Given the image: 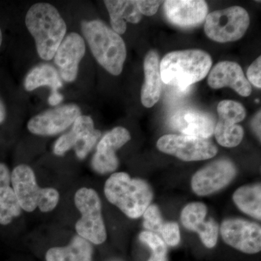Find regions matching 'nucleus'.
Returning <instances> with one entry per match:
<instances>
[{
  "instance_id": "obj_1",
  "label": "nucleus",
  "mask_w": 261,
  "mask_h": 261,
  "mask_svg": "<svg viewBox=\"0 0 261 261\" xmlns=\"http://www.w3.org/2000/svg\"><path fill=\"white\" fill-rule=\"evenodd\" d=\"M25 22L39 57L50 61L66 34V24L59 12L49 3H37L27 12Z\"/></svg>"
},
{
  "instance_id": "obj_2",
  "label": "nucleus",
  "mask_w": 261,
  "mask_h": 261,
  "mask_svg": "<svg viewBox=\"0 0 261 261\" xmlns=\"http://www.w3.org/2000/svg\"><path fill=\"white\" fill-rule=\"evenodd\" d=\"M210 55L201 49L174 51L166 55L160 63L163 83L187 90L205 79L212 67Z\"/></svg>"
},
{
  "instance_id": "obj_3",
  "label": "nucleus",
  "mask_w": 261,
  "mask_h": 261,
  "mask_svg": "<svg viewBox=\"0 0 261 261\" xmlns=\"http://www.w3.org/2000/svg\"><path fill=\"white\" fill-rule=\"evenodd\" d=\"M106 198L130 219H138L150 205L153 192L140 178H132L128 173H114L108 178L104 188Z\"/></svg>"
},
{
  "instance_id": "obj_4",
  "label": "nucleus",
  "mask_w": 261,
  "mask_h": 261,
  "mask_svg": "<svg viewBox=\"0 0 261 261\" xmlns=\"http://www.w3.org/2000/svg\"><path fill=\"white\" fill-rule=\"evenodd\" d=\"M82 30L99 64L112 75L121 74L126 47L119 34L99 20L82 21Z\"/></svg>"
},
{
  "instance_id": "obj_5",
  "label": "nucleus",
  "mask_w": 261,
  "mask_h": 261,
  "mask_svg": "<svg viewBox=\"0 0 261 261\" xmlns=\"http://www.w3.org/2000/svg\"><path fill=\"white\" fill-rule=\"evenodd\" d=\"M11 185L22 210L32 212L37 207L43 213L56 208L59 192L54 188H41L35 173L27 165L16 166L11 173Z\"/></svg>"
},
{
  "instance_id": "obj_6",
  "label": "nucleus",
  "mask_w": 261,
  "mask_h": 261,
  "mask_svg": "<svg viewBox=\"0 0 261 261\" xmlns=\"http://www.w3.org/2000/svg\"><path fill=\"white\" fill-rule=\"evenodd\" d=\"M74 202L82 214L75 224L79 236L95 245L104 243L107 232L103 221L102 203L97 192L92 189L81 188L75 192Z\"/></svg>"
},
{
  "instance_id": "obj_7",
  "label": "nucleus",
  "mask_w": 261,
  "mask_h": 261,
  "mask_svg": "<svg viewBox=\"0 0 261 261\" xmlns=\"http://www.w3.org/2000/svg\"><path fill=\"white\" fill-rule=\"evenodd\" d=\"M250 25L247 10L238 6L216 10L206 17L205 32L216 42H235L245 35Z\"/></svg>"
},
{
  "instance_id": "obj_8",
  "label": "nucleus",
  "mask_w": 261,
  "mask_h": 261,
  "mask_svg": "<svg viewBox=\"0 0 261 261\" xmlns=\"http://www.w3.org/2000/svg\"><path fill=\"white\" fill-rule=\"evenodd\" d=\"M157 147L161 152L187 162L212 159L218 152L217 147L208 139L186 135L163 136Z\"/></svg>"
},
{
  "instance_id": "obj_9",
  "label": "nucleus",
  "mask_w": 261,
  "mask_h": 261,
  "mask_svg": "<svg viewBox=\"0 0 261 261\" xmlns=\"http://www.w3.org/2000/svg\"><path fill=\"white\" fill-rule=\"evenodd\" d=\"M72 126L68 133L56 141L54 153L61 156L73 149L79 159H84L99 140L101 132L94 128L93 120L90 116L81 115Z\"/></svg>"
},
{
  "instance_id": "obj_10",
  "label": "nucleus",
  "mask_w": 261,
  "mask_h": 261,
  "mask_svg": "<svg viewBox=\"0 0 261 261\" xmlns=\"http://www.w3.org/2000/svg\"><path fill=\"white\" fill-rule=\"evenodd\" d=\"M223 240L230 245L247 254L261 250V228L255 223L243 219L225 220L221 226Z\"/></svg>"
},
{
  "instance_id": "obj_11",
  "label": "nucleus",
  "mask_w": 261,
  "mask_h": 261,
  "mask_svg": "<svg viewBox=\"0 0 261 261\" xmlns=\"http://www.w3.org/2000/svg\"><path fill=\"white\" fill-rule=\"evenodd\" d=\"M236 168L229 160L221 159L207 165L194 175L192 188L199 196H207L227 186L236 176Z\"/></svg>"
},
{
  "instance_id": "obj_12",
  "label": "nucleus",
  "mask_w": 261,
  "mask_h": 261,
  "mask_svg": "<svg viewBox=\"0 0 261 261\" xmlns=\"http://www.w3.org/2000/svg\"><path fill=\"white\" fill-rule=\"evenodd\" d=\"M81 115L80 108L76 105H65L33 117L27 126L34 135H56L73 125Z\"/></svg>"
},
{
  "instance_id": "obj_13",
  "label": "nucleus",
  "mask_w": 261,
  "mask_h": 261,
  "mask_svg": "<svg viewBox=\"0 0 261 261\" xmlns=\"http://www.w3.org/2000/svg\"><path fill=\"white\" fill-rule=\"evenodd\" d=\"M130 140L129 132L123 127L118 126L108 132L99 141L97 151L92 161V166L96 172H113L118 167L116 152Z\"/></svg>"
},
{
  "instance_id": "obj_14",
  "label": "nucleus",
  "mask_w": 261,
  "mask_h": 261,
  "mask_svg": "<svg viewBox=\"0 0 261 261\" xmlns=\"http://www.w3.org/2000/svg\"><path fill=\"white\" fill-rule=\"evenodd\" d=\"M170 125L181 135L208 139L214 134L216 121L209 113L196 108H183L173 114Z\"/></svg>"
},
{
  "instance_id": "obj_15",
  "label": "nucleus",
  "mask_w": 261,
  "mask_h": 261,
  "mask_svg": "<svg viewBox=\"0 0 261 261\" xmlns=\"http://www.w3.org/2000/svg\"><path fill=\"white\" fill-rule=\"evenodd\" d=\"M83 37L77 33H70L63 39L55 55V63L59 68L61 78L73 82L78 75L79 65L85 55Z\"/></svg>"
},
{
  "instance_id": "obj_16",
  "label": "nucleus",
  "mask_w": 261,
  "mask_h": 261,
  "mask_svg": "<svg viewBox=\"0 0 261 261\" xmlns=\"http://www.w3.org/2000/svg\"><path fill=\"white\" fill-rule=\"evenodd\" d=\"M166 18L181 28H192L202 23L208 8L202 0H168L163 5Z\"/></svg>"
},
{
  "instance_id": "obj_17",
  "label": "nucleus",
  "mask_w": 261,
  "mask_h": 261,
  "mask_svg": "<svg viewBox=\"0 0 261 261\" xmlns=\"http://www.w3.org/2000/svg\"><path fill=\"white\" fill-rule=\"evenodd\" d=\"M207 209L202 202H191L185 206L181 214L182 224L190 231L198 233L205 247L212 248L217 243L219 225L214 219L205 221Z\"/></svg>"
},
{
  "instance_id": "obj_18",
  "label": "nucleus",
  "mask_w": 261,
  "mask_h": 261,
  "mask_svg": "<svg viewBox=\"0 0 261 261\" xmlns=\"http://www.w3.org/2000/svg\"><path fill=\"white\" fill-rule=\"evenodd\" d=\"M207 83L215 89L231 87L243 97H248L252 92L251 84L241 66L235 62L222 61L215 65L211 70Z\"/></svg>"
},
{
  "instance_id": "obj_19",
  "label": "nucleus",
  "mask_w": 261,
  "mask_h": 261,
  "mask_svg": "<svg viewBox=\"0 0 261 261\" xmlns=\"http://www.w3.org/2000/svg\"><path fill=\"white\" fill-rule=\"evenodd\" d=\"M49 87L51 93L48 99L51 106H56L63 101V96L58 92L63 87L59 73L50 65L42 64L34 67L29 71L24 82V87L29 92L40 87Z\"/></svg>"
},
{
  "instance_id": "obj_20",
  "label": "nucleus",
  "mask_w": 261,
  "mask_h": 261,
  "mask_svg": "<svg viewBox=\"0 0 261 261\" xmlns=\"http://www.w3.org/2000/svg\"><path fill=\"white\" fill-rule=\"evenodd\" d=\"M145 83L142 87L141 101L146 108H152L161 97V84L159 56L157 51L150 50L144 61Z\"/></svg>"
},
{
  "instance_id": "obj_21",
  "label": "nucleus",
  "mask_w": 261,
  "mask_h": 261,
  "mask_svg": "<svg viewBox=\"0 0 261 261\" xmlns=\"http://www.w3.org/2000/svg\"><path fill=\"white\" fill-rule=\"evenodd\" d=\"M22 209L11 185V173L4 163H0V224H10L21 214Z\"/></svg>"
},
{
  "instance_id": "obj_22",
  "label": "nucleus",
  "mask_w": 261,
  "mask_h": 261,
  "mask_svg": "<svg viewBox=\"0 0 261 261\" xmlns=\"http://www.w3.org/2000/svg\"><path fill=\"white\" fill-rule=\"evenodd\" d=\"M104 3L109 13L113 30L118 34L126 32V22L136 24L142 20L137 1L107 0Z\"/></svg>"
},
{
  "instance_id": "obj_23",
  "label": "nucleus",
  "mask_w": 261,
  "mask_h": 261,
  "mask_svg": "<svg viewBox=\"0 0 261 261\" xmlns=\"http://www.w3.org/2000/svg\"><path fill=\"white\" fill-rule=\"evenodd\" d=\"M92 247L80 236L75 237L68 246L53 247L46 254L47 261H92Z\"/></svg>"
},
{
  "instance_id": "obj_24",
  "label": "nucleus",
  "mask_w": 261,
  "mask_h": 261,
  "mask_svg": "<svg viewBox=\"0 0 261 261\" xmlns=\"http://www.w3.org/2000/svg\"><path fill=\"white\" fill-rule=\"evenodd\" d=\"M233 200L239 208L245 214L260 220V185L240 187L233 194Z\"/></svg>"
},
{
  "instance_id": "obj_25",
  "label": "nucleus",
  "mask_w": 261,
  "mask_h": 261,
  "mask_svg": "<svg viewBox=\"0 0 261 261\" xmlns=\"http://www.w3.org/2000/svg\"><path fill=\"white\" fill-rule=\"evenodd\" d=\"M214 135L220 145L225 147H234L241 143L244 130L240 125L219 120L215 127Z\"/></svg>"
},
{
  "instance_id": "obj_26",
  "label": "nucleus",
  "mask_w": 261,
  "mask_h": 261,
  "mask_svg": "<svg viewBox=\"0 0 261 261\" xmlns=\"http://www.w3.org/2000/svg\"><path fill=\"white\" fill-rule=\"evenodd\" d=\"M217 112L220 121L233 124L243 121L247 115L246 110L243 105L233 100L220 102L218 105Z\"/></svg>"
},
{
  "instance_id": "obj_27",
  "label": "nucleus",
  "mask_w": 261,
  "mask_h": 261,
  "mask_svg": "<svg viewBox=\"0 0 261 261\" xmlns=\"http://www.w3.org/2000/svg\"><path fill=\"white\" fill-rule=\"evenodd\" d=\"M140 241L146 244L152 250V255L148 261H167V247L163 239L151 231H145L140 233Z\"/></svg>"
},
{
  "instance_id": "obj_28",
  "label": "nucleus",
  "mask_w": 261,
  "mask_h": 261,
  "mask_svg": "<svg viewBox=\"0 0 261 261\" xmlns=\"http://www.w3.org/2000/svg\"><path fill=\"white\" fill-rule=\"evenodd\" d=\"M144 227L151 232H161L163 224V219L161 216L159 207L155 205H150L146 209L143 215Z\"/></svg>"
},
{
  "instance_id": "obj_29",
  "label": "nucleus",
  "mask_w": 261,
  "mask_h": 261,
  "mask_svg": "<svg viewBox=\"0 0 261 261\" xmlns=\"http://www.w3.org/2000/svg\"><path fill=\"white\" fill-rule=\"evenodd\" d=\"M163 241L170 246H176L181 240L179 226L175 222H166L161 228V232Z\"/></svg>"
},
{
  "instance_id": "obj_30",
  "label": "nucleus",
  "mask_w": 261,
  "mask_h": 261,
  "mask_svg": "<svg viewBox=\"0 0 261 261\" xmlns=\"http://www.w3.org/2000/svg\"><path fill=\"white\" fill-rule=\"evenodd\" d=\"M261 57H258L253 63L250 65L247 71V80L255 86L257 88L260 89V74H261Z\"/></svg>"
},
{
  "instance_id": "obj_31",
  "label": "nucleus",
  "mask_w": 261,
  "mask_h": 261,
  "mask_svg": "<svg viewBox=\"0 0 261 261\" xmlns=\"http://www.w3.org/2000/svg\"><path fill=\"white\" fill-rule=\"evenodd\" d=\"M161 1H148V0H137L139 9L142 15L152 16L157 13L161 5Z\"/></svg>"
},
{
  "instance_id": "obj_32",
  "label": "nucleus",
  "mask_w": 261,
  "mask_h": 261,
  "mask_svg": "<svg viewBox=\"0 0 261 261\" xmlns=\"http://www.w3.org/2000/svg\"><path fill=\"white\" fill-rule=\"evenodd\" d=\"M252 128L260 140V111L257 113L252 121Z\"/></svg>"
},
{
  "instance_id": "obj_33",
  "label": "nucleus",
  "mask_w": 261,
  "mask_h": 261,
  "mask_svg": "<svg viewBox=\"0 0 261 261\" xmlns=\"http://www.w3.org/2000/svg\"><path fill=\"white\" fill-rule=\"evenodd\" d=\"M5 117H6V110H5L4 103L0 99V123L5 121Z\"/></svg>"
},
{
  "instance_id": "obj_34",
  "label": "nucleus",
  "mask_w": 261,
  "mask_h": 261,
  "mask_svg": "<svg viewBox=\"0 0 261 261\" xmlns=\"http://www.w3.org/2000/svg\"><path fill=\"white\" fill-rule=\"evenodd\" d=\"M2 42H3V34H2V31L0 29V47H1Z\"/></svg>"
}]
</instances>
